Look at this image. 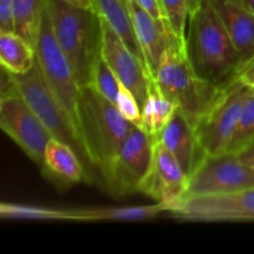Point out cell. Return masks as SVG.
Instances as JSON below:
<instances>
[{"label":"cell","instance_id":"8992f818","mask_svg":"<svg viewBox=\"0 0 254 254\" xmlns=\"http://www.w3.org/2000/svg\"><path fill=\"white\" fill-rule=\"evenodd\" d=\"M35 49H36L37 64L47 86L67 112L77 131L82 136L81 112H79L82 87L79 86L66 55L64 54L55 37L51 19L46 9V2H45L41 30Z\"/></svg>","mask_w":254,"mask_h":254},{"label":"cell","instance_id":"8fae6325","mask_svg":"<svg viewBox=\"0 0 254 254\" xmlns=\"http://www.w3.org/2000/svg\"><path fill=\"white\" fill-rule=\"evenodd\" d=\"M168 212L179 221L251 222L254 221V188L225 195L183 198Z\"/></svg>","mask_w":254,"mask_h":254},{"label":"cell","instance_id":"f546056e","mask_svg":"<svg viewBox=\"0 0 254 254\" xmlns=\"http://www.w3.org/2000/svg\"><path fill=\"white\" fill-rule=\"evenodd\" d=\"M238 156L248 165H254V141L238 153Z\"/></svg>","mask_w":254,"mask_h":254},{"label":"cell","instance_id":"ba28073f","mask_svg":"<svg viewBox=\"0 0 254 254\" xmlns=\"http://www.w3.org/2000/svg\"><path fill=\"white\" fill-rule=\"evenodd\" d=\"M254 188V168L238 154L226 153L203 155L188 176L184 198L237 192Z\"/></svg>","mask_w":254,"mask_h":254},{"label":"cell","instance_id":"83f0119b","mask_svg":"<svg viewBox=\"0 0 254 254\" xmlns=\"http://www.w3.org/2000/svg\"><path fill=\"white\" fill-rule=\"evenodd\" d=\"M14 31V0H0V32Z\"/></svg>","mask_w":254,"mask_h":254},{"label":"cell","instance_id":"e0dca14e","mask_svg":"<svg viewBox=\"0 0 254 254\" xmlns=\"http://www.w3.org/2000/svg\"><path fill=\"white\" fill-rule=\"evenodd\" d=\"M156 139L175 156L188 176L205 155L195 136L193 126L179 108Z\"/></svg>","mask_w":254,"mask_h":254},{"label":"cell","instance_id":"603a6c76","mask_svg":"<svg viewBox=\"0 0 254 254\" xmlns=\"http://www.w3.org/2000/svg\"><path fill=\"white\" fill-rule=\"evenodd\" d=\"M0 217L4 220H31V221H72L76 222L73 210H59L37 205L24 203H0Z\"/></svg>","mask_w":254,"mask_h":254},{"label":"cell","instance_id":"d6a6232c","mask_svg":"<svg viewBox=\"0 0 254 254\" xmlns=\"http://www.w3.org/2000/svg\"><path fill=\"white\" fill-rule=\"evenodd\" d=\"M236 79H241V81L246 82V83L250 84V86L254 87V73L253 74H248V76L242 77V78H236Z\"/></svg>","mask_w":254,"mask_h":254},{"label":"cell","instance_id":"7a4b0ae2","mask_svg":"<svg viewBox=\"0 0 254 254\" xmlns=\"http://www.w3.org/2000/svg\"><path fill=\"white\" fill-rule=\"evenodd\" d=\"M45 2L55 37L79 86H88L92 64L99 51L98 16L92 9L74 6L62 0H45Z\"/></svg>","mask_w":254,"mask_h":254},{"label":"cell","instance_id":"f1b7e54d","mask_svg":"<svg viewBox=\"0 0 254 254\" xmlns=\"http://www.w3.org/2000/svg\"><path fill=\"white\" fill-rule=\"evenodd\" d=\"M139 2L140 6H143L146 11L150 15H153L158 21H160L164 25V17L163 12H161L160 4H159V0H136Z\"/></svg>","mask_w":254,"mask_h":254},{"label":"cell","instance_id":"1f68e13d","mask_svg":"<svg viewBox=\"0 0 254 254\" xmlns=\"http://www.w3.org/2000/svg\"><path fill=\"white\" fill-rule=\"evenodd\" d=\"M64 2H68V4L74 5V6L83 7V9H92V5L89 0H62Z\"/></svg>","mask_w":254,"mask_h":254},{"label":"cell","instance_id":"ac0fdd59","mask_svg":"<svg viewBox=\"0 0 254 254\" xmlns=\"http://www.w3.org/2000/svg\"><path fill=\"white\" fill-rule=\"evenodd\" d=\"M176 111L178 106L164 96L155 79L150 76L148 94L141 107V122L139 127L153 138H158Z\"/></svg>","mask_w":254,"mask_h":254},{"label":"cell","instance_id":"e575fe53","mask_svg":"<svg viewBox=\"0 0 254 254\" xmlns=\"http://www.w3.org/2000/svg\"><path fill=\"white\" fill-rule=\"evenodd\" d=\"M252 166H253V168H254V165H252Z\"/></svg>","mask_w":254,"mask_h":254},{"label":"cell","instance_id":"3957f363","mask_svg":"<svg viewBox=\"0 0 254 254\" xmlns=\"http://www.w3.org/2000/svg\"><path fill=\"white\" fill-rule=\"evenodd\" d=\"M153 78L164 96L178 106L192 126L222 89L211 86L195 73L186 56L185 45L171 34Z\"/></svg>","mask_w":254,"mask_h":254},{"label":"cell","instance_id":"30bf717a","mask_svg":"<svg viewBox=\"0 0 254 254\" xmlns=\"http://www.w3.org/2000/svg\"><path fill=\"white\" fill-rule=\"evenodd\" d=\"M0 127L32 161L41 166L45 149L52 136L16 88L1 94Z\"/></svg>","mask_w":254,"mask_h":254},{"label":"cell","instance_id":"d6986e66","mask_svg":"<svg viewBox=\"0 0 254 254\" xmlns=\"http://www.w3.org/2000/svg\"><path fill=\"white\" fill-rule=\"evenodd\" d=\"M36 49L15 31L0 32V64L12 74H22L36 64Z\"/></svg>","mask_w":254,"mask_h":254},{"label":"cell","instance_id":"5bb4252c","mask_svg":"<svg viewBox=\"0 0 254 254\" xmlns=\"http://www.w3.org/2000/svg\"><path fill=\"white\" fill-rule=\"evenodd\" d=\"M128 7L141 57L149 74L154 77L170 34L166 31L165 26L140 6L136 0H128Z\"/></svg>","mask_w":254,"mask_h":254},{"label":"cell","instance_id":"52a82bcc","mask_svg":"<svg viewBox=\"0 0 254 254\" xmlns=\"http://www.w3.org/2000/svg\"><path fill=\"white\" fill-rule=\"evenodd\" d=\"M250 84L233 79L221 89L213 103L196 119L193 131L205 155L226 153L235 133Z\"/></svg>","mask_w":254,"mask_h":254},{"label":"cell","instance_id":"7402d4cb","mask_svg":"<svg viewBox=\"0 0 254 254\" xmlns=\"http://www.w3.org/2000/svg\"><path fill=\"white\" fill-rule=\"evenodd\" d=\"M45 0H14V31L36 47Z\"/></svg>","mask_w":254,"mask_h":254},{"label":"cell","instance_id":"4fadbf2b","mask_svg":"<svg viewBox=\"0 0 254 254\" xmlns=\"http://www.w3.org/2000/svg\"><path fill=\"white\" fill-rule=\"evenodd\" d=\"M188 188V174L184 171L175 156L155 138L153 158L148 173L144 176L139 192L161 203L168 212L183 200Z\"/></svg>","mask_w":254,"mask_h":254},{"label":"cell","instance_id":"5b68a950","mask_svg":"<svg viewBox=\"0 0 254 254\" xmlns=\"http://www.w3.org/2000/svg\"><path fill=\"white\" fill-rule=\"evenodd\" d=\"M10 76L14 82L15 88L24 97L26 103L39 117L52 138L68 144L76 150L86 169L88 183H93L96 176L99 174L92 163L86 144L77 131L74 124L72 123L67 112L47 86L37 60L35 66L29 72L22 74L10 73Z\"/></svg>","mask_w":254,"mask_h":254},{"label":"cell","instance_id":"6da1fadb","mask_svg":"<svg viewBox=\"0 0 254 254\" xmlns=\"http://www.w3.org/2000/svg\"><path fill=\"white\" fill-rule=\"evenodd\" d=\"M185 52L195 73L216 88L237 76L242 57L208 0H198L189 17Z\"/></svg>","mask_w":254,"mask_h":254},{"label":"cell","instance_id":"4dcf8cb0","mask_svg":"<svg viewBox=\"0 0 254 254\" xmlns=\"http://www.w3.org/2000/svg\"><path fill=\"white\" fill-rule=\"evenodd\" d=\"M253 73H254V55L250 60H248L247 62H245V64H242V67H241L240 71H238L236 78H242V77L248 76V74H253Z\"/></svg>","mask_w":254,"mask_h":254},{"label":"cell","instance_id":"2e32d148","mask_svg":"<svg viewBox=\"0 0 254 254\" xmlns=\"http://www.w3.org/2000/svg\"><path fill=\"white\" fill-rule=\"evenodd\" d=\"M242 57L254 55V14L240 0H208ZM242 67V66H241Z\"/></svg>","mask_w":254,"mask_h":254},{"label":"cell","instance_id":"7c38bea8","mask_svg":"<svg viewBox=\"0 0 254 254\" xmlns=\"http://www.w3.org/2000/svg\"><path fill=\"white\" fill-rule=\"evenodd\" d=\"M98 16V15H97ZM99 47L101 54L117 78L126 84L143 107L149 87L148 68L143 60L134 54L116 30L102 17H99Z\"/></svg>","mask_w":254,"mask_h":254},{"label":"cell","instance_id":"836d02e7","mask_svg":"<svg viewBox=\"0 0 254 254\" xmlns=\"http://www.w3.org/2000/svg\"><path fill=\"white\" fill-rule=\"evenodd\" d=\"M240 1L243 2V4H245L254 14V0H240Z\"/></svg>","mask_w":254,"mask_h":254},{"label":"cell","instance_id":"d4e9b609","mask_svg":"<svg viewBox=\"0 0 254 254\" xmlns=\"http://www.w3.org/2000/svg\"><path fill=\"white\" fill-rule=\"evenodd\" d=\"M254 141V87L250 86L228 150L238 154Z\"/></svg>","mask_w":254,"mask_h":254},{"label":"cell","instance_id":"277c9868","mask_svg":"<svg viewBox=\"0 0 254 254\" xmlns=\"http://www.w3.org/2000/svg\"><path fill=\"white\" fill-rule=\"evenodd\" d=\"M79 112L82 136L102 180L134 124L119 113L116 104L97 93L91 86L81 88Z\"/></svg>","mask_w":254,"mask_h":254},{"label":"cell","instance_id":"9a60e30c","mask_svg":"<svg viewBox=\"0 0 254 254\" xmlns=\"http://www.w3.org/2000/svg\"><path fill=\"white\" fill-rule=\"evenodd\" d=\"M41 171L59 189H68L76 184L88 183L86 169L72 146L56 138H51L45 149Z\"/></svg>","mask_w":254,"mask_h":254},{"label":"cell","instance_id":"44dd1931","mask_svg":"<svg viewBox=\"0 0 254 254\" xmlns=\"http://www.w3.org/2000/svg\"><path fill=\"white\" fill-rule=\"evenodd\" d=\"M76 222H102V221H145L165 212L161 203L128 207H94L73 210Z\"/></svg>","mask_w":254,"mask_h":254},{"label":"cell","instance_id":"484cf974","mask_svg":"<svg viewBox=\"0 0 254 254\" xmlns=\"http://www.w3.org/2000/svg\"><path fill=\"white\" fill-rule=\"evenodd\" d=\"M88 86H91L97 93L108 99L109 102L116 103L117 93H118V79L102 56L101 47L92 64Z\"/></svg>","mask_w":254,"mask_h":254},{"label":"cell","instance_id":"cb8c5ba5","mask_svg":"<svg viewBox=\"0 0 254 254\" xmlns=\"http://www.w3.org/2000/svg\"><path fill=\"white\" fill-rule=\"evenodd\" d=\"M197 1L198 0H159L166 31L174 35L184 45L189 17Z\"/></svg>","mask_w":254,"mask_h":254},{"label":"cell","instance_id":"9c48e42d","mask_svg":"<svg viewBox=\"0 0 254 254\" xmlns=\"http://www.w3.org/2000/svg\"><path fill=\"white\" fill-rule=\"evenodd\" d=\"M155 138L138 126H134L122 144L102 184L113 198H122L139 192V186L148 173L153 158Z\"/></svg>","mask_w":254,"mask_h":254},{"label":"cell","instance_id":"4316f807","mask_svg":"<svg viewBox=\"0 0 254 254\" xmlns=\"http://www.w3.org/2000/svg\"><path fill=\"white\" fill-rule=\"evenodd\" d=\"M118 79V78H117ZM116 107L119 113L133 123L134 126H140L141 122V106L136 99L135 94L118 79V93L116 98Z\"/></svg>","mask_w":254,"mask_h":254},{"label":"cell","instance_id":"ffe728a7","mask_svg":"<svg viewBox=\"0 0 254 254\" xmlns=\"http://www.w3.org/2000/svg\"><path fill=\"white\" fill-rule=\"evenodd\" d=\"M89 1H91L92 10L99 17L106 20L116 30L117 34L124 40L129 49L143 60L140 49L136 42L135 34H134L128 0H89Z\"/></svg>","mask_w":254,"mask_h":254}]
</instances>
